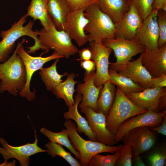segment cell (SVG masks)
<instances>
[{"mask_svg":"<svg viewBox=\"0 0 166 166\" xmlns=\"http://www.w3.org/2000/svg\"><path fill=\"white\" fill-rule=\"evenodd\" d=\"M165 114V110L160 113L147 110L127 119L119 126L115 135L116 144L121 141L125 134L132 129L140 127L153 128L159 125Z\"/></svg>","mask_w":166,"mask_h":166,"instance_id":"9c48e42d","label":"cell"},{"mask_svg":"<svg viewBox=\"0 0 166 166\" xmlns=\"http://www.w3.org/2000/svg\"><path fill=\"white\" fill-rule=\"evenodd\" d=\"M142 53L140 57L134 61H130L125 65L110 68L129 78L144 89L150 88L152 77L142 64Z\"/></svg>","mask_w":166,"mask_h":166,"instance_id":"2e32d148","label":"cell"},{"mask_svg":"<svg viewBox=\"0 0 166 166\" xmlns=\"http://www.w3.org/2000/svg\"><path fill=\"white\" fill-rule=\"evenodd\" d=\"M95 71L84 74V83L79 84L76 89L77 93L82 96V100L79 105V108L89 107L97 112V102L101 89L94 83Z\"/></svg>","mask_w":166,"mask_h":166,"instance_id":"ffe728a7","label":"cell"},{"mask_svg":"<svg viewBox=\"0 0 166 166\" xmlns=\"http://www.w3.org/2000/svg\"><path fill=\"white\" fill-rule=\"evenodd\" d=\"M81 67L85 70V72L89 73L96 69V66L94 61L92 60L80 61Z\"/></svg>","mask_w":166,"mask_h":166,"instance_id":"74e56055","label":"cell"},{"mask_svg":"<svg viewBox=\"0 0 166 166\" xmlns=\"http://www.w3.org/2000/svg\"><path fill=\"white\" fill-rule=\"evenodd\" d=\"M85 9L71 11L67 15L64 30L79 47L89 42L88 35L85 28L89 21L84 15Z\"/></svg>","mask_w":166,"mask_h":166,"instance_id":"9a60e30c","label":"cell"},{"mask_svg":"<svg viewBox=\"0 0 166 166\" xmlns=\"http://www.w3.org/2000/svg\"><path fill=\"white\" fill-rule=\"evenodd\" d=\"M102 43L113 51L117 59L116 62H109V67L125 65L130 61L133 57L141 53L146 50L145 47L135 39L114 38L105 39Z\"/></svg>","mask_w":166,"mask_h":166,"instance_id":"ba28073f","label":"cell"},{"mask_svg":"<svg viewBox=\"0 0 166 166\" xmlns=\"http://www.w3.org/2000/svg\"><path fill=\"white\" fill-rule=\"evenodd\" d=\"M40 132L46 136L51 142H55L64 146L74 154L77 159L80 160L79 153L72 146L69 138L68 130L63 129L59 132H53L44 127L40 130Z\"/></svg>","mask_w":166,"mask_h":166,"instance_id":"f1b7e54d","label":"cell"},{"mask_svg":"<svg viewBox=\"0 0 166 166\" xmlns=\"http://www.w3.org/2000/svg\"><path fill=\"white\" fill-rule=\"evenodd\" d=\"M82 100V96L77 93L75 96L74 105L68 107V111L64 113L63 117L66 120L70 119L75 122L77 131L79 133L81 134L83 133L90 140L97 141L87 120L81 115L78 110V106Z\"/></svg>","mask_w":166,"mask_h":166,"instance_id":"44dd1931","label":"cell"},{"mask_svg":"<svg viewBox=\"0 0 166 166\" xmlns=\"http://www.w3.org/2000/svg\"><path fill=\"white\" fill-rule=\"evenodd\" d=\"M121 150L117 151L113 155H103L99 154H96L90 159L88 166H115L120 155Z\"/></svg>","mask_w":166,"mask_h":166,"instance_id":"4dcf8cb0","label":"cell"},{"mask_svg":"<svg viewBox=\"0 0 166 166\" xmlns=\"http://www.w3.org/2000/svg\"><path fill=\"white\" fill-rule=\"evenodd\" d=\"M75 77L73 73H68L66 79L60 82L52 91L57 98L63 99L68 107L73 105L75 103L73 95L76 90L74 87L78 83L74 80Z\"/></svg>","mask_w":166,"mask_h":166,"instance_id":"484cf974","label":"cell"},{"mask_svg":"<svg viewBox=\"0 0 166 166\" xmlns=\"http://www.w3.org/2000/svg\"><path fill=\"white\" fill-rule=\"evenodd\" d=\"M115 85L109 81L101 87L97 102V112L108 115L114 102L117 92Z\"/></svg>","mask_w":166,"mask_h":166,"instance_id":"d4e9b609","label":"cell"},{"mask_svg":"<svg viewBox=\"0 0 166 166\" xmlns=\"http://www.w3.org/2000/svg\"><path fill=\"white\" fill-rule=\"evenodd\" d=\"M109 81L118 87L124 93L142 91L145 89L133 81L129 78L116 71L109 69Z\"/></svg>","mask_w":166,"mask_h":166,"instance_id":"83f0119b","label":"cell"},{"mask_svg":"<svg viewBox=\"0 0 166 166\" xmlns=\"http://www.w3.org/2000/svg\"><path fill=\"white\" fill-rule=\"evenodd\" d=\"M135 165L136 166H146L140 155L135 157Z\"/></svg>","mask_w":166,"mask_h":166,"instance_id":"b9f144b4","label":"cell"},{"mask_svg":"<svg viewBox=\"0 0 166 166\" xmlns=\"http://www.w3.org/2000/svg\"><path fill=\"white\" fill-rule=\"evenodd\" d=\"M26 42L25 38L18 42V47L17 53L22 60L25 67L26 72V82L25 86L19 93L22 97H25L29 101L34 100L36 97V91H31L30 83L32 77L36 71L40 70L46 63L52 60L63 57L58 55L55 51L50 55L46 57H33L30 55L25 50L23 44Z\"/></svg>","mask_w":166,"mask_h":166,"instance_id":"52a82bcc","label":"cell"},{"mask_svg":"<svg viewBox=\"0 0 166 166\" xmlns=\"http://www.w3.org/2000/svg\"><path fill=\"white\" fill-rule=\"evenodd\" d=\"M16 48L11 57L3 63H0V93L7 91L16 96L22 89L26 82L25 65L17 53Z\"/></svg>","mask_w":166,"mask_h":166,"instance_id":"7a4b0ae2","label":"cell"},{"mask_svg":"<svg viewBox=\"0 0 166 166\" xmlns=\"http://www.w3.org/2000/svg\"><path fill=\"white\" fill-rule=\"evenodd\" d=\"M27 17L26 14L24 15L17 22H15L9 29L1 31L0 36L2 39L0 41V63L4 62L9 58L16 42L23 36H29L34 41V45L27 48L29 49L26 52L29 54L35 53L40 49L48 51L47 49L41 44L38 39L39 30H33L34 21L30 20L24 26Z\"/></svg>","mask_w":166,"mask_h":166,"instance_id":"6da1fadb","label":"cell"},{"mask_svg":"<svg viewBox=\"0 0 166 166\" xmlns=\"http://www.w3.org/2000/svg\"><path fill=\"white\" fill-rule=\"evenodd\" d=\"M78 53L80 58L77 60L80 61L92 60V54L89 47L83 48L79 50Z\"/></svg>","mask_w":166,"mask_h":166,"instance_id":"f35d334b","label":"cell"},{"mask_svg":"<svg viewBox=\"0 0 166 166\" xmlns=\"http://www.w3.org/2000/svg\"><path fill=\"white\" fill-rule=\"evenodd\" d=\"M132 0H97L101 10L115 24L128 11Z\"/></svg>","mask_w":166,"mask_h":166,"instance_id":"7402d4cb","label":"cell"},{"mask_svg":"<svg viewBox=\"0 0 166 166\" xmlns=\"http://www.w3.org/2000/svg\"><path fill=\"white\" fill-rule=\"evenodd\" d=\"M137 11L144 20L151 13L154 0H132Z\"/></svg>","mask_w":166,"mask_h":166,"instance_id":"1f68e13d","label":"cell"},{"mask_svg":"<svg viewBox=\"0 0 166 166\" xmlns=\"http://www.w3.org/2000/svg\"><path fill=\"white\" fill-rule=\"evenodd\" d=\"M158 11L157 10L153 9L151 14L143 20L136 32L135 39L146 49H154L158 48Z\"/></svg>","mask_w":166,"mask_h":166,"instance_id":"4fadbf2b","label":"cell"},{"mask_svg":"<svg viewBox=\"0 0 166 166\" xmlns=\"http://www.w3.org/2000/svg\"><path fill=\"white\" fill-rule=\"evenodd\" d=\"M141 62L152 78L166 74V44L142 53Z\"/></svg>","mask_w":166,"mask_h":166,"instance_id":"ac0fdd59","label":"cell"},{"mask_svg":"<svg viewBox=\"0 0 166 166\" xmlns=\"http://www.w3.org/2000/svg\"><path fill=\"white\" fill-rule=\"evenodd\" d=\"M35 140L32 143L27 144L18 146H11L3 138L0 137V154L3 157L5 162L10 158H14L20 162V166H29L30 157L31 156L42 152H47V149H43L38 145V139L36 131Z\"/></svg>","mask_w":166,"mask_h":166,"instance_id":"30bf717a","label":"cell"},{"mask_svg":"<svg viewBox=\"0 0 166 166\" xmlns=\"http://www.w3.org/2000/svg\"><path fill=\"white\" fill-rule=\"evenodd\" d=\"M137 106L146 110L156 111L160 98L166 95V88H147L143 90L125 94Z\"/></svg>","mask_w":166,"mask_h":166,"instance_id":"d6986e66","label":"cell"},{"mask_svg":"<svg viewBox=\"0 0 166 166\" xmlns=\"http://www.w3.org/2000/svg\"><path fill=\"white\" fill-rule=\"evenodd\" d=\"M153 9L161 10L166 12V0H154Z\"/></svg>","mask_w":166,"mask_h":166,"instance_id":"60d3db41","label":"cell"},{"mask_svg":"<svg viewBox=\"0 0 166 166\" xmlns=\"http://www.w3.org/2000/svg\"><path fill=\"white\" fill-rule=\"evenodd\" d=\"M80 111L85 115V118L97 141L109 146L116 144L115 135L108 129L106 117L103 114L96 112L89 107L81 108Z\"/></svg>","mask_w":166,"mask_h":166,"instance_id":"7c38bea8","label":"cell"},{"mask_svg":"<svg viewBox=\"0 0 166 166\" xmlns=\"http://www.w3.org/2000/svg\"><path fill=\"white\" fill-rule=\"evenodd\" d=\"M59 59H56L50 66L42 67L39 70V74L47 90L52 91L62 81V78L68 74L67 72L59 74L57 71V65Z\"/></svg>","mask_w":166,"mask_h":166,"instance_id":"4316f807","label":"cell"},{"mask_svg":"<svg viewBox=\"0 0 166 166\" xmlns=\"http://www.w3.org/2000/svg\"><path fill=\"white\" fill-rule=\"evenodd\" d=\"M89 45L92 54V60L96 66L94 83L97 87H102L109 81V59L113 50L104 45L102 42H90Z\"/></svg>","mask_w":166,"mask_h":166,"instance_id":"8fae6325","label":"cell"},{"mask_svg":"<svg viewBox=\"0 0 166 166\" xmlns=\"http://www.w3.org/2000/svg\"><path fill=\"white\" fill-rule=\"evenodd\" d=\"M63 124L68 130L72 146L80 154L81 166H88L90 159L96 154L104 152L114 153L122 148V145L109 146L98 141L84 139L79 135L76 124L71 120H66Z\"/></svg>","mask_w":166,"mask_h":166,"instance_id":"3957f363","label":"cell"},{"mask_svg":"<svg viewBox=\"0 0 166 166\" xmlns=\"http://www.w3.org/2000/svg\"><path fill=\"white\" fill-rule=\"evenodd\" d=\"M68 3L71 11L81 9H85L89 6L97 3V0H66Z\"/></svg>","mask_w":166,"mask_h":166,"instance_id":"e575fe53","label":"cell"},{"mask_svg":"<svg viewBox=\"0 0 166 166\" xmlns=\"http://www.w3.org/2000/svg\"><path fill=\"white\" fill-rule=\"evenodd\" d=\"M166 74H163L156 78H152L150 88H166Z\"/></svg>","mask_w":166,"mask_h":166,"instance_id":"8d00e7d4","label":"cell"},{"mask_svg":"<svg viewBox=\"0 0 166 166\" xmlns=\"http://www.w3.org/2000/svg\"><path fill=\"white\" fill-rule=\"evenodd\" d=\"M47 11L56 29L58 30H64L67 15L71 11L66 1L49 0Z\"/></svg>","mask_w":166,"mask_h":166,"instance_id":"603a6c76","label":"cell"},{"mask_svg":"<svg viewBox=\"0 0 166 166\" xmlns=\"http://www.w3.org/2000/svg\"><path fill=\"white\" fill-rule=\"evenodd\" d=\"M147 110L132 102L117 86L115 99L106 117V123L110 132L115 135L119 126L128 118Z\"/></svg>","mask_w":166,"mask_h":166,"instance_id":"5b68a950","label":"cell"},{"mask_svg":"<svg viewBox=\"0 0 166 166\" xmlns=\"http://www.w3.org/2000/svg\"><path fill=\"white\" fill-rule=\"evenodd\" d=\"M166 95L163 96L160 99L158 107L161 109H165L166 108Z\"/></svg>","mask_w":166,"mask_h":166,"instance_id":"7bdbcfd3","label":"cell"},{"mask_svg":"<svg viewBox=\"0 0 166 166\" xmlns=\"http://www.w3.org/2000/svg\"><path fill=\"white\" fill-rule=\"evenodd\" d=\"M152 130L156 131L163 135H166V115H164L162 123L159 125L152 128Z\"/></svg>","mask_w":166,"mask_h":166,"instance_id":"ab89813d","label":"cell"},{"mask_svg":"<svg viewBox=\"0 0 166 166\" xmlns=\"http://www.w3.org/2000/svg\"><path fill=\"white\" fill-rule=\"evenodd\" d=\"M143 21L132 1L128 11L120 21L115 24V38L135 39L136 30Z\"/></svg>","mask_w":166,"mask_h":166,"instance_id":"e0dca14e","label":"cell"},{"mask_svg":"<svg viewBox=\"0 0 166 166\" xmlns=\"http://www.w3.org/2000/svg\"><path fill=\"white\" fill-rule=\"evenodd\" d=\"M38 38L41 44L48 50L53 49L58 55L68 59L78 53L79 49L65 30H58L53 22L49 28L39 31Z\"/></svg>","mask_w":166,"mask_h":166,"instance_id":"8992f818","label":"cell"},{"mask_svg":"<svg viewBox=\"0 0 166 166\" xmlns=\"http://www.w3.org/2000/svg\"><path fill=\"white\" fill-rule=\"evenodd\" d=\"M166 158L165 154L157 152L150 155L148 159L152 166H164L165 164Z\"/></svg>","mask_w":166,"mask_h":166,"instance_id":"d590c367","label":"cell"},{"mask_svg":"<svg viewBox=\"0 0 166 166\" xmlns=\"http://www.w3.org/2000/svg\"><path fill=\"white\" fill-rule=\"evenodd\" d=\"M49 0H31L27 9V16L33 18V21H40L45 30H47L52 21L47 11Z\"/></svg>","mask_w":166,"mask_h":166,"instance_id":"cb8c5ba5","label":"cell"},{"mask_svg":"<svg viewBox=\"0 0 166 166\" xmlns=\"http://www.w3.org/2000/svg\"><path fill=\"white\" fill-rule=\"evenodd\" d=\"M121 140L124 144L130 145L134 157L147 151L154 145L156 138L153 132L147 127H140L127 132Z\"/></svg>","mask_w":166,"mask_h":166,"instance_id":"5bb4252c","label":"cell"},{"mask_svg":"<svg viewBox=\"0 0 166 166\" xmlns=\"http://www.w3.org/2000/svg\"><path fill=\"white\" fill-rule=\"evenodd\" d=\"M48 154L53 158L57 156L66 161L71 166H81L80 162L74 158L69 152L65 150L63 146L55 142L49 141L45 145Z\"/></svg>","mask_w":166,"mask_h":166,"instance_id":"f546056e","label":"cell"},{"mask_svg":"<svg viewBox=\"0 0 166 166\" xmlns=\"http://www.w3.org/2000/svg\"><path fill=\"white\" fill-rule=\"evenodd\" d=\"M157 22L159 31L158 46L166 44V12L160 10L157 14Z\"/></svg>","mask_w":166,"mask_h":166,"instance_id":"d6a6232c","label":"cell"},{"mask_svg":"<svg viewBox=\"0 0 166 166\" xmlns=\"http://www.w3.org/2000/svg\"><path fill=\"white\" fill-rule=\"evenodd\" d=\"M84 13L89 21L85 31L88 34L89 42H102L105 39L115 38V23L97 3L86 8Z\"/></svg>","mask_w":166,"mask_h":166,"instance_id":"277c9868","label":"cell"},{"mask_svg":"<svg viewBox=\"0 0 166 166\" xmlns=\"http://www.w3.org/2000/svg\"><path fill=\"white\" fill-rule=\"evenodd\" d=\"M132 149L128 144L123 145L121 150V154L115 164L117 166H131L132 162Z\"/></svg>","mask_w":166,"mask_h":166,"instance_id":"836d02e7","label":"cell"}]
</instances>
